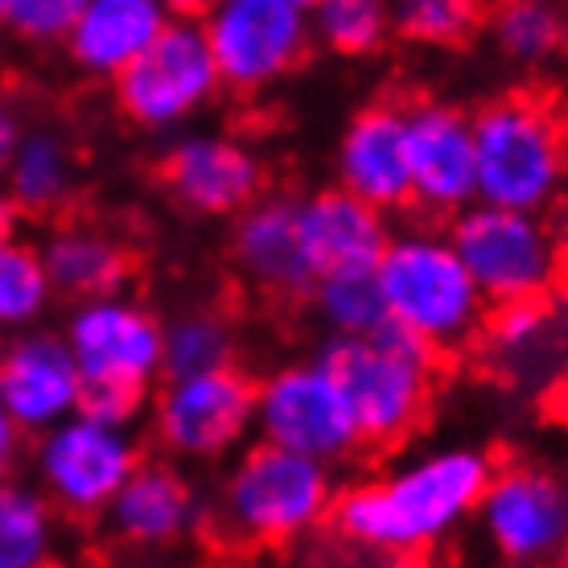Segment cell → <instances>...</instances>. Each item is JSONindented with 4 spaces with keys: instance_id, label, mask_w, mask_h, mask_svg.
<instances>
[{
    "instance_id": "f546056e",
    "label": "cell",
    "mask_w": 568,
    "mask_h": 568,
    "mask_svg": "<svg viewBox=\"0 0 568 568\" xmlns=\"http://www.w3.org/2000/svg\"><path fill=\"white\" fill-rule=\"evenodd\" d=\"M235 358V329L223 313L190 310L165 326V375L227 367Z\"/></svg>"
},
{
    "instance_id": "9a60e30c",
    "label": "cell",
    "mask_w": 568,
    "mask_h": 568,
    "mask_svg": "<svg viewBox=\"0 0 568 568\" xmlns=\"http://www.w3.org/2000/svg\"><path fill=\"white\" fill-rule=\"evenodd\" d=\"M404 144L413 202L428 214H457L478 202L474 173V120L449 103L404 108Z\"/></svg>"
},
{
    "instance_id": "44dd1931",
    "label": "cell",
    "mask_w": 568,
    "mask_h": 568,
    "mask_svg": "<svg viewBox=\"0 0 568 568\" xmlns=\"http://www.w3.org/2000/svg\"><path fill=\"white\" fill-rule=\"evenodd\" d=\"M170 21L161 0H87L62 38L74 71L87 79H115Z\"/></svg>"
},
{
    "instance_id": "74e56055",
    "label": "cell",
    "mask_w": 568,
    "mask_h": 568,
    "mask_svg": "<svg viewBox=\"0 0 568 568\" xmlns=\"http://www.w3.org/2000/svg\"><path fill=\"white\" fill-rule=\"evenodd\" d=\"M288 4H297V9H305V13H310V9L317 4V0H288Z\"/></svg>"
},
{
    "instance_id": "4dcf8cb0",
    "label": "cell",
    "mask_w": 568,
    "mask_h": 568,
    "mask_svg": "<svg viewBox=\"0 0 568 568\" xmlns=\"http://www.w3.org/2000/svg\"><path fill=\"white\" fill-rule=\"evenodd\" d=\"M87 0H0V29L26 45H54L71 33Z\"/></svg>"
},
{
    "instance_id": "5bb4252c",
    "label": "cell",
    "mask_w": 568,
    "mask_h": 568,
    "mask_svg": "<svg viewBox=\"0 0 568 568\" xmlns=\"http://www.w3.org/2000/svg\"><path fill=\"white\" fill-rule=\"evenodd\" d=\"M161 185L185 214L235 219L264 194L268 165L240 136L227 132H190L161 161Z\"/></svg>"
},
{
    "instance_id": "1f68e13d",
    "label": "cell",
    "mask_w": 568,
    "mask_h": 568,
    "mask_svg": "<svg viewBox=\"0 0 568 568\" xmlns=\"http://www.w3.org/2000/svg\"><path fill=\"white\" fill-rule=\"evenodd\" d=\"M544 297L531 301H507V305H495V317H486V329L490 338L498 342V351H511V355H527L536 351L540 338L548 334V310L540 305Z\"/></svg>"
},
{
    "instance_id": "7a4b0ae2",
    "label": "cell",
    "mask_w": 568,
    "mask_h": 568,
    "mask_svg": "<svg viewBox=\"0 0 568 568\" xmlns=\"http://www.w3.org/2000/svg\"><path fill=\"white\" fill-rule=\"evenodd\" d=\"M478 202L544 214L568 190V112L552 95L511 91L469 115Z\"/></svg>"
},
{
    "instance_id": "7402d4cb",
    "label": "cell",
    "mask_w": 568,
    "mask_h": 568,
    "mask_svg": "<svg viewBox=\"0 0 568 568\" xmlns=\"http://www.w3.org/2000/svg\"><path fill=\"white\" fill-rule=\"evenodd\" d=\"M58 297L87 301L103 293H120L132 276V252L108 231L91 223H62L38 247Z\"/></svg>"
},
{
    "instance_id": "ffe728a7",
    "label": "cell",
    "mask_w": 568,
    "mask_h": 568,
    "mask_svg": "<svg viewBox=\"0 0 568 568\" xmlns=\"http://www.w3.org/2000/svg\"><path fill=\"white\" fill-rule=\"evenodd\" d=\"M231 260L272 297H305L313 288V272L301 252L297 199L260 194L252 206H243L231 231Z\"/></svg>"
},
{
    "instance_id": "836d02e7",
    "label": "cell",
    "mask_w": 568,
    "mask_h": 568,
    "mask_svg": "<svg viewBox=\"0 0 568 568\" xmlns=\"http://www.w3.org/2000/svg\"><path fill=\"white\" fill-rule=\"evenodd\" d=\"M21 437H26L21 425L0 408V483H4V478H13L17 462H21Z\"/></svg>"
},
{
    "instance_id": "e575fe53",
    "label": "cell",
    "mask_w": 568,
    "mask_h": 568,
    "mask_svg": "<svg viewBox=\"0 0 568 568\" xmlns=\"http://www.w3.org/2000/svg\"><path fill=\"white\" fill-rule=\"evenodd\" d=\"M17 141H21V124H17V112L0 100V185H4V170H9V156H13Z\"/></svg>"
},
{
    "instance_id": "52a82bcc",
    "label": "cell",
    "mask_w": 568,
    "mask_h": 568,
    "mask_svg": "<svg viewBox=\"0 0 568 568\" xmlns=\"http://www.w3.org/2000/svg\"><path fill=\"white\" fill-rule=\"evenodd\" d=\"M112 83L129 124L144 132H173L211 108L223 91V74L199 17H170Z\"/></svg>"
},
{
    "instance_id": "f35d334b",
    "label": "cell",
    "mask_w": 568,
    "mask_h": 568,
    "mask_svg": "<svg viewBox=\"0 0 568 568\" xmlns=\"http://www.w3.org/2000/svg\"><path fill=\"white\" fill-rule=\"evenodd\" d=\"M560 565H568V544L560 548Z\"/></svg>"
},
{
    "instance_id": "ab89813d",
    "label": "cell",
    "mask_w": 568,
    "mask_h": 568,
    "mask_svg": "<svg viewBox=\"0 0 568 568\" xmlns=\"http://www.w3.org/2000/svg\"><path fill=\"white\" fill-rule=\"evenodd\" d=\"M0 351H4V342H0Z\"/></svg>"
},
{
    "instance_id": "7c38bea8",
    "label": "cell",
    "mask_w": 568,
    "mask_h": 568,
    "mask_svg": "<svg viewBox=\"0 0 568 568\" xmlns=\"http://www.w3.org/2000/svg\"><path fill=\"white\" fill-rule=\"evenodd\" d=\"M214 50L223 87L260 95L310 58V13L288 0H214L199 17Z\"/></svg>"
},
{
    "instance_id": "d6a6232c",
    "label": "cell",
    "mask_w": 568,
    "mask_h": 568,
    "mask_svg": "<svg viewBox=\"0 0 568 568\" xmlns=\"http://www.w3.org/2000/svg\"><path fill=\"white\" fill-rule=\"evenodd\" d=\"M552 252H556V284L568 297V190L560 194V202L552 206Z\"/></svg>"
},
{
    "instance_id": "4fadbf2b",
    "label": "cell",
    "mask_w": 568,
    "mask_h": 568,
    "mask_svg": "<svg viewBox=\"0 0 568 568\" xmlns=\"http://www.w3.org/2000/svg\"><path fill=\"white\" fill-rule=\"evenodd\" d=\"M486 544L507 565H548L568 544V483L540 466H495L478 511Z\"/></svg>"
},
{
    "instance_id": "f1b7e54d",
    "label": "cell",
    "mask_w": 568,
    "mask_h": 568,
    "mask_svg": "<svg viewBox=\"0 0 568 568\" xmlns=\"http://www.w3.org/2000/svg\"><path fill=\"white\" fill-rule=\"evenodd\" d=\"M392 21L404 42L428 50L466 45L486 21L483 0H392Z\"/></svg>"
},
{
    "instance_id": "9c48e42d",
    "label": "cell",
    "mask_w": 568,
    "mask_h": 568,
    "mask_svg": "<svg viewBox=\"0 0 568 568\" xmlns=\"http://www.w3.org/2000/svg\"><path fill=\"white\" fill-rule=\"evenodd\" d=\"M449 240L490 305L544 297L556 284L552 227L544 214L469 202L454 214Z\"/></svg>"
},
{
    "instance_id": "4316f807",
    "label": "cell",
    "mask_w": 568,
    "mask_h": 568,
    "mask_svg": "<svg viewBox=\"0 0 568 568\" xmlns=\"http://www.w3.org/2000/svg\"><path fill=\"white\" fill-rule=\"evenodd\" d=\"M50 276H45L42 252L17 235H0V334H21L38 326V317L50 310Z\"/></svg>"
},
{
    "instance_id": "6da1fadb",
    "label": "cell",
    "mask_w": 568,
    "mask_h": 568,
    "mask_svg": "<svg viewBox=\"0 0 568 568\" xmlns=\"http://www.w3.org/2000/svg\"><path fill=\"white\" fill-rule=\"evenodd\" d=\"M490 469L495 462L469 445L408 457L384 478L334 495L326 524L371 560H416L474 519Z\"/></svg>"
},
{
    "instance_id": "2e32d148",
    "label": "cell",
    "mask_w": 568,
    "mask_h": 568,
    "mask_svg": "<svg viewBox=\"0 0 568 568\" xmlns=\"http://www.w3.org/2000/svg\"><path fill=\"white\" fill-rule=\"evenodd\" d=\"M83 404V379L62 334L21 329L0 351V408L13 416L21 433H45Z\"/></svg>"
},
{
    "instance_id": "ac0fdd59",
    "label": "cell",
    "mask_w": 568,
    "mask_h": 568,
    "mask_svg": "<svg viewBox=\"0 0 568 568\" xmlns=\"http://www.w3.org/2000/svg\"><path fill=\"white\" fill-rule=\"evenodd\" d=\"M103 519L132 552H165L199 527V498L170 462H141L115 490Z\"/></svg>"
},
{
    "instance_id": "8d00e7d4",
    "label": "cell",
    "mask_w": 568,
    "mask_h": 568,
    "mask_svg": "<svg viewBox=\"0 0 568 568\" xmlns=\"http://www.w3.org/2000/svg\"><path fill=\"white\" fill-rule=\"evenodd\" d=\"M161 4L170 9V17H202L214 0H161Z\"/></svg>"
},
{
    "instance_id": "e0dca14e",
    "label": "cell",
    "mask_w": 568,
    "mask_h": 568,
    "mask_svg": "<svg viewBox=\"0 0 568 568\" xmlns=\"http://www.w3.org/2000/svg\"><path fill=\"white\" fill-rule=\"evenodd\" d=\"M338 185L371 202L375 211H399L413 202L408 144H404V108L367 103L358 108L338 136L334 153Z\"/></svg>"
},
{
    "instance_id": "d6986e66",
    "label": "cell",
    "mask_w": 568,
    "mask_h": 568,
    "mask_svg": "<svg viewBox=\"0 0 568 568\" xmlns=\"http://www.w3.org/2000/svg\"><path fill=\"white\" fill-rule=\"evenodd\" d=\"M297 231L313 281L329 272L375 268L387 243L384 211H375L342 185L297 199Z\"/></svg>"
},
{
    "instance_id": "603a6c76",
    "label": "cell",
    "mask_w": 568,
    "mask_h": 568,
    "mask_svg": "<svg viewBox=\"0 0 568 568\" xmlns=\"http://www.w3.org/2000/svg\"><path fill=\"white\" fill-rule=\"evenodd\" d=\"M4 194L21 206V214H54L74 194V153L58 132H21L9 170Z\"/></svg>"
},
{
    "instance_id": "30bf717a",
    "label": "cell",
    "mask_w": 568,
    "mask_h": 568,
    "mask_svg": "<svg viewBox=\"0 0 568 568\" xmlns=\"http://www.w3.org/2000/svg\"><path fill=\"white\" fill-rule=\"evenodd\" d=\"M256 433V384L235 363L165 375L153 396V437L173 462H214Z\"/></svg>"
},
{
    "instance_id": "5b68a950",
    "label": "cell",
    "mask_w": 568,
    "mask_h": 568,
    "mask_svg": "<svg viewBox=\"0 0 568 568\" xmlns=\"http://www.w3.org/2000/svg\"><path fill=\"white\" fill-rule=\"evenodd\" d=\"M334 495L326 462L256 440L219 486V524L243 548H288L326 524Z\"/></svg>"
},
{
    "instance_id": "83f0119b",
    "label": "cell",
    "mask_w": 568,
    "mask_h": 568,
    "mask_svg": "<svg viewBox=\"0 0 568 568\" xmlns=\"http://www.w3.org/2000/svg\"><path fill=\"white\" fill-rule=\"evenodd\" d=\"M310 26L313 42L342 58L375 54L396 33L392 0H317L310 9Z\"/></svg>"
},
{
    "instance_id": "8992f818",
    "label": "cell",
    "mask_w": 568,
    "mask_h": 568,
    "mask_svg": "<svg viewBox=\"0 0 568 568\" xmlns=\"http://www.w3.org/2000/svg\"><path fill=\"white\" fill-rule=\"evenodd\" d=\"M326 358L351 399L363 445L396 449L425 425L440 355L408 329L387 322L363 338H334Z\"/></svg>"
},
{
    "instance_id": "d4e9b609",
    "label": "cell",
    "mask_w": 568,
    "mask_h": 568,
    "mask_svg": "<svg viewBox=\"0 0 568 568\" xmlns=\"http://www.w3.org/2000/svg\"><path fill=\"white\" fill-rule=\"evenodd\" d=\"M58 552V507L42 486L0 483V568H42Z\"/></svg>"
},
{
    "instance_id": "d590c367",
    "label": "cell",
    "mask_w": 568,
    "mask_h": 568,
    "mask_svg": "<svg viewBox=\"0 0 568 568\" xmlns=\"http://www.w3.org/2000/svg\"><path fill=\"white\" fill-rule=\"evenodd\" d=\"M21 231V206L9 194H0V235H17Z\"/></svg>"
},
{
    "instance_id": "cb8c5ba5",
    "label": "cell",
    "mask_w": 568,
    "mask_h": 568,
    "mask_svg": "<svg viewBox=\"0 0 568 568\" xmlns=\"http://www.w3.org/2000/svg\"><path fill=\"white\" fill-rule=\"evenodd\" d=\"M490 38L515 67H548L568 45L565 0H498L490 9Z\"/></svg>"
},
{
    "instance_id": "8fae6325",
    "label": "cell",
    "mask_w": 568,
    "mask_h": 568,
    "mask_svg": "<svg viewBox=\"0 0 568 568\" xmlns=\"http://www.w3.org/2000/svg\"><path fill=\"white\" fill-rule=\"evenodd\" d=\"M256 437L317 462H342L363 445L351 399L329 358L284 363L256 384Z\"/></svg>"
},
{
    "instance_id": "484cf974",
    "label": "cell",
    "mask_w": 568,
    "mask_h": 568,
    "mask_svg": "<svg viewBox=\"0 0 568 568\" xmlns=\"http://www.w3.org/2000/svg\"><path fill=\"white\" fill-rule=\"evenodd\" d=\"M313 310L334 338H363L387 326V305L375 281V268H351L317 276L310 288Z\"/></svg>"
},
{
    "instance_id": "3957f363",
    "label": "cell",
    "mask_w": 568,
    "mask_h": 568,
    "mask_svg": "<svg viewBox=\"0 0 568 568\" xmlns=\"http://www.w3.org/2000/svg\"><path fill=\"white\" fill-rule=\"evenodd\" d=\"M62 338L83 379V413L132 425L153 384L165 379V326L136 297L103 293L74 301Z\"/></svg>"
},
{
    "instance_id": "277c9868",
    "label": "cell",
    "mask_w": 568,
    "mask_h": 568,
    "mask_svg": "<svg viewBox=\"0 0 568 568\" xmlns=\"http://www.w3.org/2000/svg\"><path fill=\"white\" fill-rule=\"evenodd\" d=\"M375 281L384 293L387 322L420 338L433 355H457L486 329L490 301L474 284L457 247L440 231L387 235Z\"/></svg>"
},
{
    "instance_id": "ba28073f",
    "label": "cell",
    "mask_w": 568,
    "mask_h": 568,
    "mask_svg": "<svg viewBox=\"0 0 568 568\" xmlns=\"http://www.w3.org/2000/svg\"><path fill=\"white\" fill-rule=\"evenodd\" d=\"M136 466H141V449L129 425L91 416L83 408L38 433V449H33L42 495L54 503L58 515H71V519H95L108 511V503Z\"/></svg>"
}]
</instances>
